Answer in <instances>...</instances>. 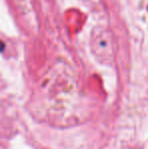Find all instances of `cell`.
Segmentation results:
<instances>
[{
	"label": "cell",
	"instance_id": "cell-1",
	"mask_svg": "<svg viewBox=\"0 0 148 149\" xmlns=\"http://www.w3.org/2000/svg\"><path fill=\"white\" fill-rule=\"evenodd\" d=\"M5 48V44L3 43L2 41H0V52H2Z\"/></svg>",
	"mask_w": 148,
	"mask_h": 149
}]
</instances>
